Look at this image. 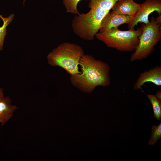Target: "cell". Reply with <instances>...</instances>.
Returning <instances> with one entry per match:
<instances>
[{"label":"cell","mask_w":161,"mask_h":161,"mask_svg":"<svg viewBox=\"0 0 161 161\" xmlns=\"http://www.w3.org/2000/svg\"><path fill=\"white\" fill-rule=\"evenodd\" d=\"M80 73L71 76L72 83L83 92L90 93L96 86H108L110 84V67L105 62L92 56L84 54L79 63Z\"/></svg>","instance_id":"6da1fadb"},{"label":"cell","mask_w":161,"mask_h":161,"mask_svg":"<svg viewBox=\"0 0 161 161\" xmlns=\"http://www.w3.org/2000/svg\"><path fill=\"white\" fill-rule=\"evenodd\" d=\"M84 54L82 48L76 44L68 42L59 45L47 56L49 64L64 69L71 76L80 73L78 65Z\"/></svg>","instance_id":"7a4b0ae2"},{"label":"cell","mask_w":161,"mask_h":161,"mask_svg":"<svg viewBox=\"0 0 161 161\" xmlns=\"http://www.w3.org/2000/svg\"><path fill=\"white\" fill-rule=\"evenodd\" d=\"M143 25L137 30L134 28L122 31L118 28H112L102 32H98L95 36L108 47L120 51L134 50L139 42V37L143 32Z\"/></svg>","instance_id":"3957f363"},{"label":"cell","mask_w":161,"mask_h":161,"mask_svg":"<svg viewBox=\"0 0 161 161\" xmlns=\"http://www.w3.org/2000/svg\"><path fill=\"white\" fill-rule=\"evenodd\" d=\"M138 45L130 58L131 61L146 58L161 40V24L152 17L148 24L143 25V32L139 37Z\"/></svg>","instance_id":"277c9868"},{"label":"cell","mask_w":161,"mask_h":161,"mask_svg":"<svg viewBox=\"0 0 161 161\" xmlns=\"http://www.w3.org/2000/svg\"><path fill=\"white\" fill-rule=\"evenodd\" d=\"M161 14V0H146L140 4V7L133 16L131 21L128 24L129 30L134 29L139 22L145 24H148V16L154 11Z\"/></svg>","instance_id":"5b68a950"},{"label":"cell","mask_w":161,"mask_h":161,"mask_svg":"<svg viewBox=\"0 0 161 161\" xmlns=\"http://www.w3.org/2000/svg\"><path fill=\"white\" fill-rule=\"evenodd\" d=\"M133 16L118 13L112 11L109 12L102 20L99 32H102L112 28H118L123 24H128Z\"/></svg>","instance_id":"8992f818"},{"label":"cell","mask_w":161,"mask_h":161,"mask_svg":"<svg viewBox=\"0 0 161 161\" xmlns=\"http://www.w3.org/2000/svg\"><path fill=\"white\" fill-rule=\"evenodd\" d=\"M151 82L156 85H161V66H156L148 71L140 74L134 83L133 88L135 89H141L142 86L146 82Z\"/></svg>","instance_id":"52a82bcc"},{"label":"cell","mask_w":161,"mask_h":161,"mask_svg":"<svg viewBox=\"0 0 161 161\" xmlns=\"http://www.w3.org/2000/svg\"><path fill=\"white\" fill-rule=\"evenodd\" d=\"M4 95L3 89L0 88V123L2 126L12 117L18 109L16 106L12 104V100L9 97H4Z\"/></svg>","instance_id":"ba28073f"},{"label":"cell","mask_w":161,"mask_h":161,"mask_svg":"<svg viewBox=\"0 0 161 161\" xmlns=\"http://www.w3.org/2000/svg\"><path fill=\"white\" fill-rule=\"evenodd\" d=\"M140 6V4L135 2L133 0H118L112 9L118 13L133 16Z\"/></svg>","instance_id":"9c48e42d"},{"label":"cell","mask_w":161,"mask_h":161,"mask_svg":"<svg viewBox=\"0 0 161 161\" xmlns=\"http://www.w3.org/2000/svg\"><path fill=\"white\" fill-rule=\"evenodd\" d=\"M14 17V14H12L8 17L4 18L0 15V18L3 21V24L0 27V50L3 49V47L5 36L7 34V27L11 23Z\"/></svg>","instance_id":"30bf717a"},{"label":"cell","mask_w":161,"mask_h":161,"mask_svg":"<svg viewBox=\"0 0 161 161\" xmlns=\"http://www.w3.org/2000/svg\"><path fill=\"white\" fill-rule=\"evenodd\" d=\"M153 110L154 117L158 120L161 118V102L154 95H147Z\"/></svg>","instance_id":"8fae6325"},{"label":"cell","mask_w":161,"mask_h":161,"mask_svg":"<svg viewBox=\"0 0 161 161\" xmlns=\"http://www.w3.org/2000/svg\"><path fill=\"white\" fill-rule=\"evenodd\" d=\"M62 0L67 12L76 15L80 14L77 9V6L78 2L82 0Z\"/></svg>","instance_id":"7c38bea8"},{"label":"cell","mask_w":161,"mask_h":161,"mask_svg":"<svg viewBox=\"0 0 161 161\" xmlns=\"http://www.w3.org/2000/svg\"><path fill=\"white\" fill-rule=\"evenodd\" d=\"M151 138L148 142L149 145H154L161 138V123L158 126H152Z\"/></svg>","instance_id":"4fadbf2b"},{"label":"cell","mask_w":161,"mask_h":161,"mask_svg":"<svg viewBox=\"0 0 161 161\" xmlns=\"http://www.w3.org/2000/svg\"><path fill=\"white\" fill-rule=\"evenodd\" d=\"M155 97L160 101L161 100V92L160 90L158 91L155 95Z\"/></svg>","instance_id":"5bb4252c"},{"label":"cell","mask_w":161,"mask_h":161,"mask_svg":"<svg viewBox=\"0 0 161 161\" xmlns=\"http://www.w3.org/2000/svg\"><path fill=\"white\" fill-rule=\"evenodd\" d=\"M25 0H24V1H23V4H24V3L25 1Z\"/></svg>","instance_id":"9a60e30c"}]
</instances>
